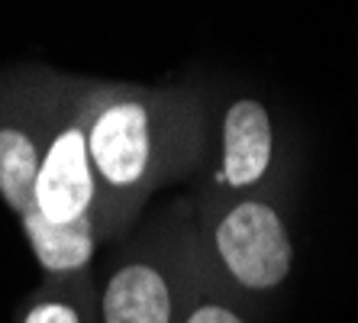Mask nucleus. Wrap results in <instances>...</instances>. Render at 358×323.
I'll return each mask as SVG.
<instances>
[{
	"label": "nucleus",
	"mask_w": 358,
	"mask_h": 323,
	"mask_svg": "<svg viewBox=\"0 0 358 323\" xmlns=\"http://www.w3.org/2000/svg\"><path fill=\"white\" fill-rule=\"evenodd\" d=\"M103 323H171V282L149 259H126L110 272L100 298Z\"/></svg>",
	"instance_id": "5"
},
{
	"label": "nucleus",
	"mask_w": 358,
	"mask_h": 323,
	"mask_svg": "<svg viewBox=\"0 0 358 323\" xmlns=\"http://www.w3.org/2000/svg\"><path fill=\"white\" fill-rule=\"evenodd\" d=\"M217 252L226 272L252 291L275 288L291 272V236L281 214L265 200H242L217 226Z\"/></svg>",
	"instance_id": "3"
},
{
	"label": "nucleus",
	"mask_w": 358,
	"mask_h": 323,
	"mask_svg": "<svg viewBox=\"0 0 358 323\" xmlns=\"http://www.w3.org/2000/svg\"><path fill=\"white\" fill-rule=\"evenodd\" d=\"M275 152L271 120L259 100H236L223 120V165L220 178L229 188H252L265 178Z\"/></svg>",
	"instance_id": "6"
},
{
	"label": "nucleus",
	"mask_w": 358,
	"mask_h": 323,
	"mask_svg": "<svg viewBox=\"0 0 358 323\" xmlns=\"http://www.w3.org/2000/svg\"><path fill=\"white\" fill-rule=\"evenodd\" d=\"M20 323H91V291L81 275H62L26 304Z\"/></svg>",
	"instance_id": "8"
},
{
	"label": "nucleus",
	"mask_w": 358,
	"mask_h": 323,
	"mask_svg": "<svg viewBox=\"0 0 358 323\" xmlns=\"http://www.w3.org/2000/svg\"><path fill=\"white\" fill-rule=\"evenodd\" d=\"M33 210L49 224H78L94 217L103 226V200H100L97 174L87 152V130H84V94L81 97H59L52 126L42 146L39 174L33 188Z\"/></svg>",
	"instance_id": "2"
},
{
	"label": "nucleus",
	"mask_w": 358,
	"mask_h": 323,
	"mask_svg": "<svg viewBox=\"0 0 358 323\" xmlns=\"http://www.w3.org/2000/svg\"><path fill=\"white\" fill-rule=\"evenodd\" d=\"M55 100L59 94L23 91L0 97V198L13 214L33 207V188Z\"/></svg>",
	"instance_id": "4"
},
{
	"label": "nucleus",
	"mask_w": 358,
	"mask_h": 323,
	"mask_svg": "<svg viewBox=\"0 0 358 323\" xmlns=\"http://www.w3.org/2000/svg\"><path fill=\"white\" fill-rule=\"evenodd\" d=\"M20 226H23L26 240L36 252V262L49 278H62V275H81L94 256L100 236V224L94 217H84L78 224H49L42 220L33 207L20 214Z\"/></svg>",
	"instance_id": "7"
},
{
	"label": "nucleus",
	"mask_w": 358,
	"mask_h": 323,
	"mask_svg": "<svg viewBox=\"0 0 358 323\" xmlns=\"http://www.w3.org/2000/svg\"><path fill=\"white\" fill-rule=\"evenodd\" d=\"M87 152L103 200V226L123 217L152 188L162 162L159 107L139 91L94 88L84 94Z\"/></svg>",
	"instance_id": "1"
},
{
	"label": "nucleus",
	"mask_w": 358,
	"mask_h": 323,
	"mask_svg": "<svg viewBox=\"0 0 358 323\" xmlns=\"http://www.w3.org/2000/svg\"><path fill=\"white\" fill-rule=\"evenodd\" d=\"M184 323H245V320L223 304H200V307H194L191 317Z\"/></svg>",
	"instance_id": "9"
}]
</instances>
